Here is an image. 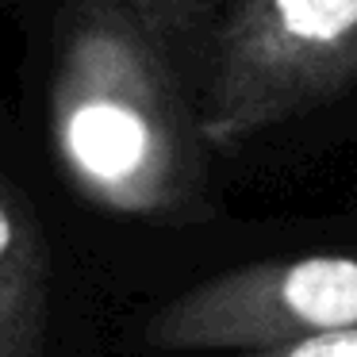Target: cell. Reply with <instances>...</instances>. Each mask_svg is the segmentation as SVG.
Here are the masks:
<instances>
[{
  "label": "cell",
  "mask_w": 357,
  "mask_h": 357,
  "mask_svg": "<svg viewBox=\"0 0 357 357\" xmlns=\"http://www.w3.org/2000/svg\"><path fill=\"white\" fill-rule=\"evenodd\" d=\"M357 81V0H238L200 116L231 150Z\"/></svg>",
  "instance_id": "1"
},
{
  "label": "cell",
  "mask_w": 357,
  "mask_h": 357,
  "mask_svg": "<svg viewBox=\"0 0 357 357\" xmlns=\"http://www.w3.org/2000/svg\"><path fill=\"white\" fill-rule=\"evenodd\" d=\"M357 331V254L254 261L192 284L146 323L162 354H265Z\"/></svg>",
  "instance_id": "2"
},
{
  "label": "cell",
  "mask_w": 357,
  "mask_h": 357,
  "mask_svg": "<svg viewBox=\"0 0 357 357\" xmlns=\"http://www.w3.org/2000/svg\"><path fill=\"white\" fill-rule=\"evenodd\" d=\"M62 146L81 185L127 215H192L196 169L150 89L96 85L70 108Z\"/></svg>",
  "instance_id": "3"
},
{
  "label": "cell",
  "mask_w": 357,
  "mask_h": 357,
  "mask_svg": "<svg viewBox=\"0 0 357 357\" xmlns=\"http://www.w3.org/2000/svg\"><path fill=\"white\" fill-rule=\"evenodd\" d=\"M47 261L31 227L0 200V357H43Z\"/></svg>",
  "instance_id": "4"
},
{
  "label": "cell",
  "mask_w": 357,
  "mask_h": 357,
  "mask_svg": "<svg viewBox=\"0 0 357 357\" xmlns=\"http://www.w3.org/2000/svg\"><path fill=\"white\" fill-rule=\"evenodd\" d=\"M250 357H357V331L323 334V338H307L296 342V346L265 349V354H250Z\"/></svg>",
  "instance_id": "5"
}]
</instances>
